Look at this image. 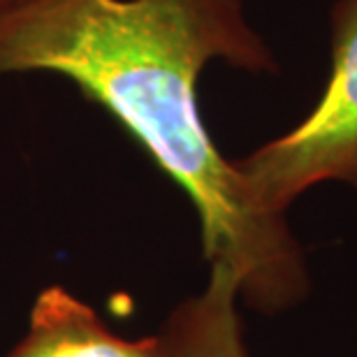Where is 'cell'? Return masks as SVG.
Listing matches in <instances>:
<instances>
[{"mask_svg":"<svg viewBox=\"0 0 357 357\" xmlns=\"http://www.w3.org/2000/svg\"><path fill=\"white\" fill-rule=\"evenodd\" d=\"M213 61L278 73L244 0H28L0 19V77H63L112 114L190 197L209 267L230 271L248 306L278 313L309 295L306 258L209 137L197 82Z\"/></svg>","mask_w":357,"mask_h":357,"instance_id":"1","label":"cell"},{"mask_svg":"<svg viewBox=\"0 0 357 357\" xmlns=\"http://www.w3.org/2000/svg\"><path fill=\"white\" fill-rule=\"evenodd\" d=\"M330 38V79L309 116L234 162L262 213L285 216L302 192L323 181L357 188V0L332 5Z\"/></svg>","mask_w":357,"mask_h":357,"instance_id":"2","label":"cell"},{"mask_svg":"<svg viewBox=\"0 0 357 357\" xmlns=\"http://www.w3.org/2000/svg\"><path fill=\"white\" fill-rule=\"evenodd\" d=\"M7 357H169L160 337L126 341L100 323L96 311L52 285L35 299L31 327Z\"/></svg>","mask_w":357,"mask_h":357,"instance_id":"3","label":"cell"},{"mask_svg":"<svg viewBox=\"0 0 357 357\" xmlns=\"http://www.w3.org/2000/svg\"><path fill=\"white\" fill-rule=\"evenodd\" d=\"M239 285L227 269L209 267V283L183 299L160 339L169 357H248L237 311Z\"/></svg>","mask_w":357,"mask_h":357,"instance_id":"4","label":"cell"},{"mask_svg":"<svg viewBox=\"0 0 357 357\" xmlns=\"http://www.w3.org/2000/svg\"><path fill=\"white\" fill-rule=\"evenodd\" d=\"M24 3H28V0H0V19H5L14 10H19Z\"/></svg>","mask_w":357,"mask_h":357,"instance_id":"5","label":"cell"}]
</instances>
